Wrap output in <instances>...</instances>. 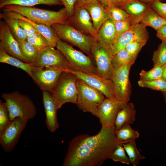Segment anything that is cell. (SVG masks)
<instances>
[{
  "mask_svg": "<svg viewBox=\"0 0 166 166\" xmlns=\"http://www.w3.org/2000/svg\"><path fill=\"white\" fill-rule=\"evenodd\" d=\"M125 143L117 138L115 125L102 126L96 135H80L71 140L63 166H100L118 144Z\"/></svg>",
  "mask_w": 166,
  "mask_h": 166,
  "instance_id": "cell-1",
  "label": "cell"
},
{
  "mask_svg": "<svg viewBox=\"0 0 166 166\" xmlns=\"http://www.w3.org/2000/svg\"><path fill=\"white\" fill-rule=\"evenodd\" d=\"M2 9L16 12L33 22L51 26L54 24H69L70 18L64 7L57 11L33 7L9 5Z\"/></svg>",
  "mask_w": 166,
  "mask_h": 166,
  "instance_id": "cell-2",
  "label": "cell"
},
{
  "mask_svg": "<svg viewBox=\"0 0 166 166\" xmlns=\"http://www.w3.org/2000/svg\"><path fill=\"white\" fill-rule=\"evenodd\" d=\"M1 97L5 100L10 121L20 117L28 121L36 116V106L27 95L15 91L4 93L1 95Z\"/></svg>",
  "mask_w": 166,
  "mask_h": 166,
  "instance_id": "cell-3",
  "label": "cell"
},
{
  "mask_svg": "<svg viewBox=\"0 0 166 166\" xmlns=\"http://www.w3.org/2000/svg\"><path fill=\"white\" fill-rule=\"evenodd\" d=\"M51 27L55 34L61 40L77 47L92 57L91 48L96 38L83 33L69 24H54Z\"/></svg>",
  "mask_w": 166,
  "mask_h": 166,
  "instance_id": "cell-4",
  "label": "cell"
},
{
  "mask_svg": "<svg viewBox=\"0 0 166 166\" xmlns=\"http://www.w3.org/2000/svg\"><path fill=\"white\" fill-rule=\"evenodd\" d=\"M56 47L66 58L70 69L97 74L95 63L92 57L75 49L66 42L61 40L56 35Z\"/></svg>",
  "mask_w": 166,
  "mask_h": 166,
  "instance_id": "cell-5",
  "label": "cell"
},
{
  "mask_svg": "<svg viewBox=\"0 0 166 166\" xmlns=\"http://www.w3.org/2000/svg\"><path fill=\"white\" fill-rule=\"evenodd\" d=\"M77 95L76 105L84 112H89L98 117L99 107L105 98L98 90L77 78Z\"/></svg>",
  "mask_w": 166,
  "mask_h": 166,
  "instance_id": "cell-6",
  "label": "cell"
},
{
  "mask_svg": "<svg viewBox=\"0 0 166 166\" xmlns=\"http://www.w3.org/2000/svg\"><path fill=\"white\" fill-rule=\"evenodd\" d=\"M77 78L73 73L63 72L54 89L50 93L58 109L65 104L76 103Z\"/></svg>",
  "mask_w": 166,
  "mask_h": 166,
  "instance_id": "cell-7",
  "label": "cell"
},
{
  "mask_svg": "<svg viewBox=\"0 0 166 166\" xmlns=\"http://www.w3.org/2000/svg\"><path fill=\"white\" fill-rule=\"evenodd\" d=\"M91 53L95 63L97 74L111 79L114 70L112 63L113 54L111 47L97 40L92 46Z\"/></svg>",
  "mask_w": 166,
  "mask_h": 166,
  "instance_id": "cell-8",
  "label": "cell"
},
{
  "mask_svg": "<svg viewBox=\"0 0 166 166\" xmlns=\"http://www.w3.org/2000/svg\"><path fill=\"white\" fill-rule=\"evenodd\" d=\"M63 72L61 69L53 67L32 66L30 77L40 89L51 93Z\"/></svg>",
  "mask_w": 166,
  "mask_h": 166,
  "instance_id": "cell-9",
  "label": "cell"
},
{
  "mask_svg": "<svg viewBox=\"0 0 166 166\" xmlns=\"http://www.w3.org/2000/svg\"><path fill=\"white\" fill-rule=\"evenodd\" d=\"M30 64L36 67H53L64 72L70 69L68 61L62 53L50 46L38 52L35 60Z\"/></svg>",
  "mask_w": 166,
  "mask_h": 166,
  "instance_id": "cell-10",
  "label": "cell"
},
{
  "mask_svg": "<svg viewBox=\"0 0 166 166\" xmlns=\"http://www.w3.org/2000/svg\"><path fill=\"white\" fill-rule=\"evenodd\" d=\"M132 65L127 64L114 70L111 78L115 88L116 100L126 103L130 100L132 93L129 75Z\"/></svg>",
  "mask_w": 166,
  "mask_h": 166,
  "instance_id": "cell-11",
  "label": "cell"
},
{
  "mask_svg": "<svg viewBox=\"0 0 166 166\" xmlns=\"http://www.w3.org/2000/svg\"><path fill=\"white\" fill-rule=\"evenodd\" d=\"M149 34L146 26L140 22L134 23L126 32L118 35L111 49L113 55L125 49L130 42L135 41L147 42Z\"/></svg>",
  "mask_w": 166,
  "mask_h": 166,
  "instance_id": "cell-12",
  "label": "cell"
},
{
  "mask_svg": "<svg viewBox=\"0 0 166 166\" xmlns=\"http://www.w3.org/2000/svg\"><path fill=\"white\" fill-rule=\"evenodd\" d=\"M28 121L20 117L10 121L0 135V144L6 152L13 151L17 144L21 134L26 127Z\"/></svg>",
  "mask_w": 166,
  "mask_h": 166,
  "instance_id": "cell-13",
  "label": "cell"
},
{
  "mask_svg": "<svg viewBox=\"0 0 166 166\" xmlns=\"http://www.w3.org/2000/svg\"><path fill=\"white\" fill-rule=\"evenodd\" d=\"M68 72L89 85L98 90L106 98L117 100L114 84L111 79L103 77L97 74L88 73L69 69Z\"/></svg>",
  "mask_w": 166,
  "mask_h": 166,
  "instance_id": "cell-14",
  "label": "cell"
},
{
  "mask_svg": "<svg viewBox=\"0 0 166 166\" xmlns=\"http://www.w3.org/2000/svg\"><path fill=\"white\" fill-rule=\"evenodd\" d=\"M0 50L24 62L30 63L22 54L18 42L7 24L2 21H0Z\"/></svg>",
  "mask_w": 166,
  "mask_h": 166,
  "instance_id": "cell-15",
  "label": "cell"
},
{
  "mask_svg": "<svg viewBox=\"0 0 166 166\" xmlns=\"http://www.w3.org/2000/svg\"><path fill=\"white\" fill-rule=\"evenodd\" d=\"M127 103L105 98L98 109V117L102 126H113L119 112Z\"/></svg>",
  "mask_w": 166,
  "mask_h": 166,
  "instance_id": "cell-16",
  "label": "cell"
},
{
  "mask_svg": "<svg viewBox=\"0 0 166 166\" xmlns=\"http://www.w3.org/2000/svg\"><path fill=\"white\" fill-rule=\"evenodd\" d=\"M69 22V24L78 30L97 38V32L93 27L89 13L83 7L74 9Z\"/></svg>",
  "mask_w": 166,
  "mask_h": 166,
  "instance_id": "cell-17",
  "label": "cell"
},
{
  "mask_svg": "<svg viewBox=\"0 0 166 166\" xmlns=\"http://www.w3.org/2000/svg\"><path fill=\"white\" fill-rule=\"evenodd\" d=\"M42 100L45 114L46 126L50 132H54L59 126L57 117L58 109L50 92L42 91Z\"/></svg>",
  "mask_w": 166,
  "mask_h": 166,
  "instance_id": "cell-18",
  "label": "cell"
},
{
  "mask_svg": "<svg viewBox=\"0 0 166 166\" xmlns=\"http://www.w3.org/2000/svg\"><path fill=\"white\" fill-rule=\"evenodd\" d=\"M82 7L85 8L89 13L93 27L97 32L105 21L112 18L110 14L101 3L87 4Z\"/></svg>",
  "mask_w": 166,
  "mask_h": 166,
  "instance_id": "cell-19",
  "label": "cell"
},
{
  "mask_svg": "<svg viewBox=\"0 0 166 166\" xmlns=\"http://www.w3.org/2000/svg\"><path fill=\"white\" fill-rule=\"evenodd\" d=\"M2 10L8 14L27 21L34 26L37 31L44 36L48 42L49 46L54 48L56 46V35L51 27L42 24L36 23L19 14L12 11Z\"/></svg>",
  "mask_w": 166,
  "mask_h": 166,
  "instance_id": "cell-20",
  "label": "cell"
},
{
  "mask_svg": "<svg viewBox=\"0 0 166 166\" xmlns=\"http://www.w3.org/2000/svg\"><path fill=\"white\" fill-rule=\"evenodd\" d=\"M117 38L114 21L112 18L106 21L101 26L97 31V41L111 47Z\"/></svg>",
  "mask_w": 166,
  "mask_h": 166,
  "instance_id": "cell-21",
  "label": "cell"
},
{
  "mask_svg": "<svg viewBox=\"0 0 166 166\" xmlns=\"http://www.w3.org/2000/svg\"><path fill=\"white\" fill-rule=\"evenodd\" d=\"M150 4L143 3L138 0H133L121 7L134 22H139L144 14L151 8Z\"/></svg>",
  "mask_w": 166,
  "mask_h": 166,
  "instance_id": "cell-22",
  "label": "cell"
},
{
  "mask_svg": "<svg viewBox=\"0 0 166 166\" xmlns=\"http://www.w3.org/2000/svg\"><path fill=\"white\" fill-rule=\"evenodd\" d=\"M136 111L132 103H128L118 112L116 118L115 126L119 129L124 124H132L135 121Z\"/></svg>",
  "mask_w": 166,
  "mask_h": 166,
  "instance_id": "cell-23",
  "label": "cell"
},
{
  "mask_svg": "<svg viewBox=\"0 0 166 166\" xmlns=\"http://www.w3.org/2000/svg\"><path fill=\"white\" fill-rule=\"evenodd\" d=\"M0 18L4 20L17 40H27V37L20 26L19 19L8 14L3 11L0 14Z\"/></svg>",
  "mask_w": 166,
  "mask_h": 166,
  "instance_id": "cell-24",
  "label": "cell"
},
{
  "mask_svg": "<svg viewBox=\"0 0 166 166\" xmlns=\"http://www.w3.org/2000/svg\"><path fill=\"white\" fill-rule=\"evenodd\" d=\"M39 4L49 6L63 5L62 2L59 0H0V9L9 5L33 7Z\"/></svg>",
  "mask_w": 166,
  "mask_h": 166,
  "instance_id": "cell-25",
  "label": "cell"
},
{
  "mask_svg": "<svg viewBox=\"0 0 166 166\" xmlns=\"http://www.w3.org/2000/svg\"><path fill=\"white\" fill-rule=\"evenodd\" d=\"M139 22L146 26H150L157 31L166 24V19L160 16L151 7L141 16Z\"/></svg>",
  "mask_w": 166,
  "mask_h": 166,
  "instance_id": "cell-26",
  "label": "cell"
},
{
  "mask_svg": "<svg viewBox=\"0 0 166 166\" xmlns=\"http://www.w3.org/2000/svg\"><path fill=\"white\" fill-rule=\"evenodd\" d=\"M0 62L20 68L25 71L30 76L32 65L30 63L24 62L1 50H0Z\"/></svg>",
  "mask_w": 166,
  "mask_h": 166,
  "instance_id": "cell-27",
  "label": "cell"
},
{
  "mask_svg": "<svg viewBox=\"0 0 166 166\" xmlns=\"http://www.w3.org/2000/svg\"><path fill=\"white\" fill-rule=\"evenodd\" d=\"M135 60L125 49H122L113 56L112 63L114 70L127 64L133 65Z\"/></svg>",
  "mask_w": 166,
  "mask_h": 166,
  "instance_id": "cell-28",
  "label": "cell"
},
{
  "mask_svg": "<svg viewBox=\"0 0 166 166\" xmlns=\"http://www.w3.org/2000/svg\"><path fill=\"white\" fill-rule=\"evenodd\" d=\"M116 135L119 140L126 143L135 140L139 136V132L132 128L130 124H124L117 130H116Z\"/></svg>",
  "mask_w": 166,
  "mask_h": 166,
  "instance_id": "cell-29",
  "label": "cell"
},
{
  "mask_svg": "<svg viewBox=\"0 0 166 166\" xmlns=\"http://www.w3.org/2000/svg\"><path fill=\"white\" fill-rule=\"evenodd\" d=\"M17 41L22 55L30 63H33L36 58L38 51L34 46L27 40Z\"/></svg>",
  "mask_w": 166,
  "mask_h": 166,
  "instance_id": "cell-30",
  "label": "cell"
},
{
  "mask_svg": "<svg viewBox=\"0 0 166 166\" xmlns=\"http://www.w3.org/2000/svg\"><path fill=\"white\" fill-rule=\"evenodd\" d=\"M135 140L123 144V147L127 154L131 163L133 166L139 164L140 160L144 159L145 157L139 153L136 145Z\"/></svg>",
  "mask_w": 166,
  "mask_h": 166,
  "instance_id": "cell-31",
  "label": "cell"
},
{
  "mask_svg": "<svg viewBox=\"0 0 166 166\" xmlns=\"http://www.w3.org/2000/svg\"><path fill=\"white\" fill-rule=\"evenodd\" d=\"M164 66H154L149 71L142 70L140 73V80L144 81H150L162 78Z\"/></svg>",
  "mask_w": 166,
  "mask_h": 166,
  "instance_id": "cell-32",
  "label": "cell"
},
{
  "mask_svg": "<svg viewBox=\"0 0 166 166\" xmlns=\"http://www.w3.org/2000/svg\"><path fill=\"white\" fill-rule=\"evenodd\" d=\"M104 7L114 21L125 20L130 18L129 15L122 9L112 3Z\"/></svg>",
  "mask_w": 166,
  "mask_h": 166,
  "instance_id": "cell-33",
  "label": "cell"
},
{
  "mask_svg": "<svg viewBox=\"0 0 166 166\" xmlns=\"http://www.w3.org/2000/svg\"><path fill=\"white\" fill-rule=\"evenodd\" d=\"M152 60L154 66H164L166 65V44L162 42L154 51Z\"/></svg>",
  "mask_w": 166,
  "mask_h": 166,
  "instance_id": "cell-34",
  "label": "cell"
},
{
  "mask_svg": "<svg viewBox=\"0 0 166 166\" xmlns=\"http://www.w3.org/2000/svg\"><path fill=\"white\" fill-rule=\"evenodd\" d=\"M27 40L34 46L38 52L49 46L46 38L40 33L27 37Z\"/></svg>",
  "mask_w": 166,
  "mask_h": 166,
  "instance_id": "cell-35",
  "label": "cell"
},
{
  "mask_svg": "<svg viewBox=\"0 0 166 166\" xmlns=\"http://www.w3.org/2000/svg\"><path fill=\"white\" fill-rule=\"evenodd\" d=\"M139 86L144 88L166 92V81L162 78L150 81H144L140 80L138 82Z\"/></svg>",
  "mask_w": 166,
  "mask_h": 166,
  "instance_id": "cell-36",
  "label": "cell"
},
{
  "mask_svg": "<svg viewBox=\"0 0 166 166\" xmlns=\"http://www.w3.org/2000/svg\"><path fill=\"white\" fill-rule=\"evenodd\" d=\"M110 159L115 162H120L127 164L131 163L130 159L126 153L123 144H118L112 154Z\"/></svg>",
  "mask_w": 166,
  "mask_h": 166,
  "instance_id": "cell-37",
  "label": "cell"
},
{
  "mask_svg": "<svg viewBox=\"0 0 166 166\" xmlns=\"http://www.w3.org/2000/svg\"><path fill=\"white\" fill-rule=\"evenodd\" d=\"M9 112L5 102L0 100V135L10 122Z\"/></svg>",
  "mask_w": 166,
  "mask_h": 166,
  "instance_id": "cell-38",
  "label": "cell"
},
{
  "mask_svg": "<svg viewBox=\"0 0 166 166\" xmlns=\"http://www.w3.org/2000/svg\"><path fill=\"white\" fill-rule=\"evenodd\" d=\"M147 42L145 41H133L128 44L125 49L136 59L139 53Z\"/></svg>",
  "mask_w": 166,
  "mask_h": 166,
  "instance_id": "cell-39",
  "label": "cell"
},
{
  "mask_svg": "<svg viewBox=\"0 0 166 166\" xmlns=\"http://www.w3.org/2000/svg\"><path fill=\"white\" fill-rule=\"evenodd\" d=\"M116 30L117 37L128 30L134 22L129 19L118 21H114Z\"/></svg>",
  "mask_w": 166,
  "mask_h": 166,
  "instance_id": "cell-40",
  "label": "cell"
},
{
  "mask_svg": "<svg viewBox=\"0 0 166 166\" xmlns=\"http://www.w3.org/2000/svg\"><path fill=\"white\" fill-rule=\"evenodd\" d=\"M20 26L27 37L39 33L31 24L24 20L19 19Z\"/></svg>",
  "mask_w": 166,
  "mask_h": 166,
  "instance_id": "cell-41",
  "label": "cell"
},
{
  "mask_svg": "<svg viewBox=\"0 0 166 166\" xmlns=\"http://www.w3.org/2000/svg\"><path fill=\"white\" fill-rule=\"evenodd\" d=\"M151 8L160 16L166 19V3L156 2L150 4Z\"/></svg>",
  "mask_w": 166,
  "mask_h": 166,
  "instance_id": "cell-42",
  "label": "cell"
},
{
  "mask_svg": "<svg viewBox=\"0 0 166 166\" xmlns=\"http://www.w3.org/2000/svg\"><path fill=\"white\" fill-rule=\"evenodd\" d=\"M61 1L64 6L69 16L70 17L73 14L74 8L76 0H59Z\"/></svg>",
  "mask_w": 166,
  "mask_h": 166,
  "instance_id": "cell-43",
  "label": "cell"
},
{
  "mask_svg": "<svg viewBox=\"0 0 166 166\" xmlns=\"http://www.w3.org/2000/svg\"><path fill=\"white\" fill-rule=\"evenodd\" d=\"M101 3V0H76L74 6V9L77 8L82 7L86 5Z\"/></svg>",
  "mask_w": 166,
  "mask_h": 166,
  "instance_id": "cell-44",
  "label": "cell"
},
{
  "mask_svg": "<svg viewBox=\"0 0 166 166\" xmlns=\"http://www.w3.org/2000/svg\"><path fill=\"white\" fill-rule=\"evenodd\" d=\"M156 36L162 41L166 39V24L163 25L157 31Z\"/></svg>",
  "mask_w": 166,
  "mask_h": 166,
  "instance_id": "cell-45",
  "label": "cell"
},
{
  "mask_svg": "<svg viewBox=\"0 0 166 166\" xmlns=\"http://www.w3.org/2000/svg\"><path fill=\"white\" fill-rule=\"evenodd\" d=\"M133 0H113L112 3L121 7L129 2Z\"/></svg>",
  "mask_w": 166,
  "mask_h": 166,
  "instance_id": "cell-46",
  "label": "cell"
},
{
  "mask_svg": "<svg viewBox=\"0 0 166 166\" xmlns=\"http://www.w3.org/2000/svg\"><path fill=\"white\" fill-rule=\"evenodd\" d=\"M138 1L144 3L151 4L154 2H160L163 0H138Z\"/></svg>",
  "mask_w": 166,
  "mask_h": 166,
  "instance_id": "cell-47",
  "label": "cell"
},
{
  "mask_svg": "<svg viewBox=\"0 0 166 166\" xmlns=\"http://www.w3.org/2000/svg\"><path fill=\"white\" fill-rule=\"evenodd\" d=\"M162 79L166 81V65L163 68Z\"/></svg>",
  "mask_w": 166,
  "mask_h": 166,
  "instance_id": "cell-48",
  "label": "cell"
},
{
  "mask_svg": "<svg viewBox=\"0 0 166 166\" xmlns=\"http://www.w3.org/2000/svg\"><path fill=\"white\" fill-rule=\"evenodd\" d=\"M113 0H101V3L105 6L109 4L112 3Z\"/></svg>",
  "mask_w": 166,
  "mask_h": 166,
  "instance_id": "cell-49",
  "label": "cell"
},
{
  "mask_svg": "<svg viewBox=\"0 0 166 166\" xmlns=\"http://www.w3.org/2000/svg\"><path fill=\"white\" fill-rule=\"evenodd\" d=\"M165 101L166 102V92L163 93Z\"/></svg>",
  "mask_w": 166,
  "mask_h": 166,
  "instance_id": "cell-50",
  "label": "cell"
},
{
  "mask_svg": "<svg viewBox=\"0 0 166 166\" xmlns=\"http://www.w3.org/2000/svg\"><path fill=\"white\" fill-rule=\"evenodd\" d=\"M162 41V42L166 44V39L163 40Z\"/></svg>",
  "mask_w": 166,
  "mask_h": 166,
  "instance_id": "cell-51",
  "label": "cell"
}]
</instances>
